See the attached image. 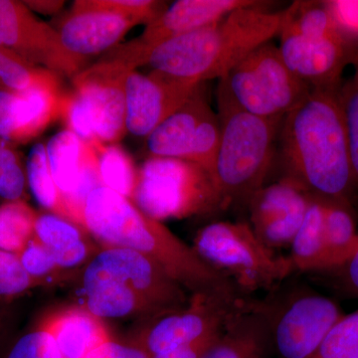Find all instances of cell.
Here are the masks:
<instances>
[{
	"instance_id": "cell-13",
	"label": "cell",
	"mask_w": 358,
	"mask_h": 358,
	"mask_svg": "<svg viewBox=\"0 0 358 358\" xmlns=\"http://www.w3.org/2000/svg\"><path fill=\"white\" fill-rule=\"evenodd\" d=\"M150 306L157 315L185 308L190 296L162 266L148 257L120 247H102L91 261Z\"/></svg>"
},
{
	"instance_id": "cell-1",
	"label": "cell",
	"mask_w": 358,
	"mask_h": 358,
	"mask_svg": "<svg viewBox=\"0 0 358 358\" xmlns=\"http://www.w3.org/2000/svg\"><path fill=\"white\" fill-rule=\"evenodd\" d=\"M338 91L312 89L286 115L282 152L289 169L287 178L315 199L350 207L357 185Z\"/></svg>"
},
{
	"instance_id": "cell-4",
	"label": "cell",
	"mask_w": 358,
	"mask_h": 358,
	"mask_svg": "<svg viewBox=\"0 0 358 358\" xmlns=\"http://www.w3.org/2000/svg\"><path fill=\"white\" fill-rule=\"evenodd\" d=\"M218 109L220 141L211 176L222 208L248 204L263 187L281 122L245 112L220 92Z\"/></svg>"
},
{
	"instance_id": "cell-5",
	"label": "cell",
	"mask_w": 358,
	"mask_h": 358,
	"mask_svg": "<svg viewBox=\"0 0 358 358\" xmlns=\"http://www.w3.org/2000/svg\"><path fill=\"white\" fill-rule=\"evenodd\" d=\"M192 247L242 294L274 289L294 273L289 257L266 246L248 222L208 224L197 232Z\"/></svg>"
},
{
	"instance_id": "cell-12",
	"label": "cell",
	"mask_w": 358,
	"mask_h": 358,
	"mask_svg": "<svg viewBox=\"0 0 358 358\" xmlns=\"http://www.w3.org/2000/svg\"><path fill=\"white\" fill-rule=\"evenodd\" d=\"M0 47L33 65L71 78L86 64L66 50L56 28L39 20L24 2L0 0Z\"/></svg>"
},
{
	"instance_id": "cell-21",
	"label": "cell",
	"mask_w": 358,
	"mask_h": 358,
	"mask_svg": "<svg viewBox=\"0 0 358 358\" xmlns=\"http://www.w3.org/2000/svg\"><path fill=\"white\" fill-rule=\"evenodd\" d=\"M272 350L267 303L244 300L203 358H268Z\"/></svg>"
},
{
	"instance_id": "cell-15",
	"label": "cell",
	"mask_w": 358,
	"mask_h": 358,
	"mask_svg": "<svg viewBox=\"0 0 358 358\" xmlns=\"http://www.w3.org/2000/svg\"><path fill=\"white\" fill-rule=\"evenodd\" d=\"M257 6L251 0H179L164 9L157 20L145 26L140 37L117 45L110 55L121 59L134 69L143 54L159 44L216 22L232 11L245 6Z\"/></svg>"
},
{
	"instance_id": "cell-22",
	"label": "cell",
	"mask_w": 358,
	"mask_h": 358,
	"mask_svg": "<svg viewBox=\"0 0 358 358\" xmlns=\"http://www.w3.org/2000/svg\"><path fill=\"white\" fill-rule=\"evenodd\" d=\"M63 95L57 74L46 70L31 88L13 92L10 103L11 140L25 143L43 133L60 117Z\"/></svg>"
},
{
	"instance_id": "cell-28",
	"label": "cell",
	"mask_w": 358,
	"mask_h": 358,
	"mask_svg": "<svg viewBox=\"0 0 358 358\" xmlns=\"http://www.w3.org/2000/svg\"><path fill=\"white\" fill-rule=\"evenodd\" d=\"M37 213L25 200L0 205V250L20 254L34 237Z\"/></svg>"
},
{
	"instance_id": "cell-42",
	"label": "cell",
	"mask_w": 358,
	"mask_h": 358,
	"mask_svg": "<svg viewBox=\"0 0 358 358\" xmlns=\"http://www.w3.org/2000/svg\"><path fill=\"white\" fill-rule=\"evenodd\" d=\"M9 338V317L6 306L0 305V358L3 357L4 352L10 345Z\"/></svg>"
},
{
	"instance_id": "cell-11",
	"label": "cell",
	"mask_w": 358,
	"mask_h": 358,
	"mask_svg": "<svg viewBox=\"0 0 358 358\" xmlns=\"http://www.w3.org/2000/svg\"><path fill=\"white\" fill-rule=\"evenodd\" d=\"M200 85L179 109L147 136V148L152 157L194 162L211 174L220 141V122Z\"/></svg>"
},
{
	"instance_id": "cell-9",
	"label": "cell",
	"mask_w": 358,
	"mask_h": 358,
	"mask_svg": "<svg viewBox=\"0 0 358 358\" xmlns=\"http://www.w3.org/2000/svg\"><path fill=\"white\" fill-rule=\"evenodd\" d=\"M245 299L237 289L190 294L185 308L145 322L128 339L150 357L222 331Z\"/></svg>"
},
{
	"instance_id": "cell-35",
	"label": "cell",
	"mask_w": 358,
	"mask_h": 358,
	"mask_svg": "<svg viewBox=\"0 0 358 358\" xmlns=\"http://www.w3.org/2000/svg\"><path fill=\"white\" fill-rule=\"evenodd\" d=\"M91 6L108 9L134 21L148 25L164 13L166 2L154 0H88Z\"/></svg>"
},
{
	"instance_id": "cell-16",
	"label": "cell",
	"mask_w": 358,
	"mask_h": 358,
	"mask_svg": "<svg viewBox=\"0 0 358 358\" xmlns=\"http://www.w3.org/2000/svg\"><path fill=\"white\" fill-rule=\"evenodd\" d=\"M200 84L159 71L129 73L126 83L127 131L150 136L162 122L186 102Z\"/></svg>"
},
{
	"instance_id": "cell-3",
	"label": "cell",
	"mask_w": 358,
	"mask_h": 358,
	"mask_svg": "<svg viewBox=\"0 0 358 358\" xmlns=\"http://www.w3.org/2000/svg\"><path fill=\"white\" fill-rule=\"evenodd\" d=\"M282 20V13L241 7L216 22L150 49L141 56L138 67L148 65L199 84L220 80L252 51L279 34Z\"/></svg>"
},
{
	"instance_id": "cell-27",
	"label": "cell",
	"mask_w": 358,
	"mask_h": 358,
	"mask_svg": "<svg viewBox=\"0 0 358 358\" xmlns=\"http://www.w3.org/2000/svg\"><path fill=\"white\" fill-rule=\"evenodd\" d=\"M98 157L99 171L105 187L117 194L133 199L138 185V169L131 155L122 147L107 143H92Z\"/></svg>"
},
{
	"instance_id": "cell-36",
	"label": "cell",
	"mask_w": 358,
	"mask_h": 358,
	"mask_svg": "<svg viewBox=\"0 0 358 358\" xmlns=\"http://www.w3.org/2000/svg\"><path fill=\"white\" fill-rule=\"evenodd\" d=\"M50 338L35 324L11 341L2 358H47Z\"/></svg>"
},
{
	"instance_id": "cell-33",
	"label": "cell",
	"mask_w": 358,
	"mask_h": 358,
	"mask_svg": "<svg viewBox=\"0 0 358 358\" xmlns=\"http://www.w3.org/2000/svg\"><path fill=\"white\" fill-rule=\"evenodd\" d=\"M40 288L27 274L18 254L0 250V305L7 306Z\"/></svg>"
},
{
	"instance_id": "cell-14",
	"label": "cell",
	"mask_w": 358,
	"mask_h": 358,
	"mask_svg": "<svg viewBox=\"0 0 358 358\" xmlns=\"http://www.w3.org/2000/svg\"><path fill=\"white\" fill-rule=\"evenodd\" d=\"M279 50L294 76L313 90L341 89V75L352 64L357 47L343 32L324 37H303L280 29Z\"/></svg>"
},
{
	"instance_id": "cell-17",
	"label": "cell",
	"mask_w": 358,
	"mask_h": 358,
	"mask_svg": "<svg viewBox=\"0 0 358 358\" xmlns=\"http://www.w3.org/2000/svg\"><path fill=\"white\" fill-rule=\"evenodd\" d=\"M46 154L52 176L64 197L70 221L79 225L87 197L103 185L95 148L65 129L48 141Z\"/></svg>"
},
{
	"instance_id": "cell-7",
	"label": "cell",
	"mask_w": 358,
	"mask_h": 358,
	"mask_svg": "<svg viewBox=\"0 0 358 358\" xmlns=\"http://www.w3.org/2000/svg\"><path fill=\"white\" fill-rule=\"evenodd\" d=\"M155 220L182 219L222 208L210 173L194 162L150 157L138 169L131 199Z\"/></svg>"
},
{
	"instance_id": "cell-6",
	"label": "cell",
	"mask_w": 358,
	"mask_h": 358,
	"mask_svg": "<svg viewBox=\"0 0 358 358\" xmlns=\"http://www.w3.org/2000/svg\"><path fill=\"white\" fill-rule=\"evenodd\" d=\"M133 66L106 55L72 78L66 95V127L87 143H114L127 131L126 83Z\"/></svg>"
},
{
	"instance_id": "cell-10",
	"label": "cell",
	"mask_w": 358,
	"mask_h": 358,
	"mask_svg": "<svg viewBox=\"0 0 358 358\" xmlns=\"http://www.w3.org/2000/svg\"><path fill=\"white\" fill-rule=\"evenodd\" d=\"M265 301L273 350L279 358H310L345 315L331 299L306 289Z\"/></svg>"
},
{
	"instance_id": "cell-44",
	"label": "cell",
	"mask_w": 358,
	"mask_h": 358,
	"mask_svg": "<svg viewBox=\"0 0 358 358\" xmlns=\"http://www.w3.org/2000/svg\"><path fill=\"white\" fill-rule=\"evenodd\" d=\"M2 88H3V87H2L1 81H0V89H2Z\"/></svg>"
},
{
	"instance_id": "cell-30",
	"label": "cell",
	"mask_w": 358,
	"mask_h": 358,
	"mask_svg": "<svg viewBox=\"0 0 358 358\" xmlns=\"http://www.w3.org/2000/svg\"><path fill=\"white\" fill-rule=\"evenodd\" d=\"M27 173L22 157L10 141L0 138V197L4 201L25 200Z\"/></svg>"
},
{
	"instance_id": "cell-19",
	"label": "cell",
	"mask_w": 358,
	"mask_h": 358,
	"mask_svg": "<svg viewBox=\"0 0 358 358\" xmlns=\"http://www.w3.org/2000/svg\"><path fill=\"white\" fill-rule=\"evenodd\" d=\"M136 25L121 14L79 0L56 30L66 50L86 62L92 56L112 50Z\"/></svg>"
},
{
	"instance_id": "cell-31",
	"label": "cell",
	"mask_w": 358,
	"mask_h": 358,
	"mask_svg": "<svg viewBox=\"0 0 358 358\" xmlns=\"http://www.w3.org/2000/svg\"><path fill=\"white\" fill-rule=\"evenodd\" d=\"M310 358H358V310L343 315Z\"/></svg>"
},
{
	"instance_id": "cell-38",
	"label": "cell",
	"mask_w": 358,
	"mask_h": 358,
	"mask_svg": "<svg viewBox=\"0 0 358 358\" xmlns=\"http://www.w3.org/2000/svg\"><path fill=\"white\" fill-rule=\"evenodd\" d=\"M324 2L339 30L350 40L358 38V0Z\"/></svg>"
},
{
	"instance_id": "cell-41",
	"label": "cell",
	"mask_w": 358,
	"mask_h": 358,
	"mask_svg": "<svg viewBox=\"0 0 358 358\" xmlns=\"http://www.w3.org/2000/svg\"><path fill=\"white\" fill-rule=\"evenodd\" d=\"M26 4V6L30 9L31 11H35V13L47 14V15H52V14L57 13L58 11H60V9L62 8L63 6H64V2L63 1H42V0H37V1H23Z\"/></svg>"
},
{
	"instance_id": "cell-39",
	"label": "cell",
	"mask_w": 358,
	"mask_h": 358,
	"mask_svg": "<svg viewBox=\"0 0 358 358\" xmlns=\"http://www.w3.org/2000/svg\"><path fill=\"white\" fill-rule=\"evenodd\" d=\"M223 331V329H222ZM222 331H217L204 336L199 341L187 343V345L178 346L169 352L159 353V355L150 357V358H203L206 353L210 350L214 343L217 341Z\"/></svg>"
},
{
	"instance_id": "cell-43",
	"label": "cell",
	"mask_w": 358,
	"mask_h": 358,
	"mask_svg": "<svg viewBox=\"0 0 358 358\" xmlns=\"http://www.w3.org/2000/svg\"><path fill=\"white\" fill-rule=\"evenodd\" d=\"M47 358H61L60 355L56 350L55 345H54L53 341H51L50 338V346H49L48 355H47Z\"/></svg>"
},
{
	"instance_id": "cell-40",
	"label": "cell",
	"mask_w": 358,
	"mask_h": 358,
	"mask_svg": "<svg viewBox=\"0 0 358 358\" xmlns=\"http://www.w3.org/2000/svg\"><path fill=\"white\" fill-rule=\"evenodd\" d=\"M86 358H150L140 346L129 341H119L115 339L103 343Z\"/></svg>"
},
{
	"instance_id": "cell-25",
	"label": "cell",
	"mask_w": 358,
	"mask_h": 358,
	"mask_svg": "<svg viewBox=\"0 0 358 358\" xmlns=\"http://www.w3.org/2000/svg\"><path fill=\"white\" fill-rule=\"evenodd\" d=\"M322 206L324 240L329 258L327 268H331L343 263L357 251L358 233L350 206L324 201Z\"/></svg>"
},
{
	"instance_id": "cell-2",
	"label": "cell",
	"mask_w": 358,
	"mask_h": 358,
	"mask_svg": "<svg viewBox=\"0 0 358 358\" xmlns=\"http://www.w3.org/2000/svg\"><path fill=\"white\" fill-rule=\"evenodd\" d=\"M79 225L101 247H120L148 257L190 293L237 289L216 268L204 262L160 221L150 217L131 199L103 185L87 197Z\"/></svg>"
},
{
	"instance_id": "cell-20",
	"label": "cell",
	"mask_w": 358,
	"mask_h": 358,
	"mask_svg": "<svg viewBox=\"0 0 358 358\" xmlns=\"http://www.w3.org/2000/svg\"><path fill=\"white\" fill-rule=\"evenodd\" d=\"M61 358H86L114 339L103 320L74 303L55 308L37 320Z\"/></svg>"
},
{
	"instance_id": "cell-29",
	"label": "cell",
	"mask_w": 358,
	"mask_h": 358,
	"mask_svg": "<svg viewBox=\"0 0 358 358\" xmlns=\"http://www.w3.org/2000/svg\"><path fill=\"white\" fill-rule=\"evenodd\" d=\"M27 274L42 287L74 282V278L60 268L50 252L33 237L18 254Z\"/></svg>"
},
{
	"instance_id": "cell-37",
	"label": "cell",
	"mask_w": 358,
	"mask_h": 358,
	"mask_svg": "<svg viewBox=\"0 0 358 358\" xmlns=\"http://www.w3.org/2000/svg\"><path fill=\"white\" fill-rule=\"evenodd\" d=\"M320 273L338 293L358 299V249L343 263Z\"/></svg>"
},
{
	"instance_id": "cell-32",
	"label": "cell",
	"mask_w": 358,
	"mask_h": 358,
	"mask_svg": "<svg viewBox=\"0 0 358 358\" xmlns=\"http://www.w3.org/2000/svg\"><path fill=\"white\" fill-rule=\"evenodd\" d=\"M352 77L341 85L338 91V100L343 112L350 162L355 180L358 186V46L353 56Z\"/></svg>"
},
{
	"instance_id": "cell-24",
	"label": "cell",
	"mask_w": 358,
	"mask_h": 358,
	"mask_svg": "<svg viewBox=\"0 0 358 358\" xmlns=\"http://www.w3.org/2000/svg\"><path fill=\"white\" fill-rule=\"evenodd\" d=\"M288 256L294 272L320 273L329 266L324 233L322 200L312 197L305 219L289 244Z\"/></svg>"
},
{
	"instance_id": "cell-26",
	"label": "cell",
	"mask_w": 358,
	"mask_h": 358,
	"mask_svg": "<svg viewBox=\"0 0 358 358\" xmlns=\"http://www.w3.org/2000/svg\"><path fill=\"white\" fill-rule=\"evenodd\" d=\"M26 173L28 187L45 211L70 220L64 197L52 176L46 145L43 143H36L30 150L26 162Z\"/></svg>"
},
{
	"instance_id": "cell-18",
	"label": "cell",
	"mask_w": 358,
	"mask_h": 358,
	"mask_svg": "<svg viewBox=\"0 0 358 358\" xmlns=\"http://www.w3.org/2000/svg\"><path fill=\"white\" fill-rule=\"evenodd\" d=\"M312 196L291 179L263 186L248 202L250 226L274 250L289 247L301 227Z\"/></svg>"
},
{
	"instance_id": "cell-8",
	"label": "cell",
	"mask_w": 358,
	"mask_h": 358,
	"mask_svg": "<svg viewBox=\"0 0 358 358\" xmlns=\"http://www.w3.org/2000/svg\"><path fill=\"white\" fill-rule=\"evenodd\" d=\"M312 89L285 64L279 47L268 42L219 80L218 92L250 114L281 122Z\"/></svg>"
},
{
	"instance_id": "cell-34",
	"label": "cell",
	"mask_w": 358,
	"mask_h": 358,
	"mask_svg": "<svg viewBox=\"0 0 358 358\" xmlns=\"http://www.w3.org/2000/svg\"><path fill=\"white\" fill-rule=\"evenodd\" d=\"M46 70L0 47V81L3 88L13 92L25 91L31 88Z\"/></svg>"
},
{
	"instance_id": "cell-23",
	"label": "cell",
	"mask_w": 358,
	"mask_h": 358,
	"mask_svg": "<svg viewBox=\"0 0 358 358\" xmlns=\"http://www.w3.org/2000/svg\"><path fill=\"white\" fill-rule=\"evenodd\" d=\"M34 237L74 282L102 248L83 227L47 211L37 213Z\"/></svg>"
}]
</instances>
